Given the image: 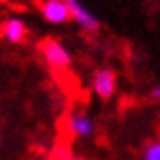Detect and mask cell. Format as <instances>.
<instances>
[{"instance_id":"cell-1","label":"cell","mask_w":160,"mask_h":160,"mask_svg":"<svg viewBox=\"0 0 160 160\" xmlns=\"http://www.w3.org/2000/svg\"><path fill=\"white\" fill-rule=\"evenodd\" d=\"M40 51H42V56L51 68L63 70V68H68L70 63H72L70 52L67 51L65 45L58 40H52V38L45 40L43 43L40 45Z\"/></svg>"},{"instance_id":"cell-2","label":"cell","mask_w":160,"mask_h":160,"mask_svg":"<svg viewBox=\"0 0 160 160\" xmlns=\"http://www.w3.org/2000/svg\"><path fill=\"white\" fill-rule=\"evenodd\" d=\"M65 4H67V8H68L70 18H72L79 27H83V29L88 31V32H95V31L99 29V18H97L90 9L85 8V6L81 4V0H65Z\"/></svg>"},{"instance_id":"cell-3","label":"cell","mask_w":160,"mask_h":160,"mask_svg":"<svg viewBox=\"0 0 160 160\" xmlns=\"http://www.w3.org/2000/svg\"><path fill=\"white\" fill-rule=\"evenodd\" d=\"M92 90L97 97L101 99H110L115 94V72L108 67L97 68L92 76Z\"/></svg>"},{"instance_id":"cell-4","label":"cell","mask_w":160,"mask_h":160,"mask_svg":"<svg viewBox=\"0 0 160 160\" xmlns=\"http://www.w3.org/2000/svg\"><path fill=\"white\" fill-rule=\"evenodd\" d=\"M40 13L45 18V22L52 23V25H61L70 20V13H68L65 0H42Z\"/></svg>"},{"instance_id":"cell-5","label":"cell","mask_w":160,"mask_h":160,"mask_svg":"<svg viewBox=\"0 0 160 160\" xmlns=\"http://www.w3.org/2000/svg\"><path fill=\"white\" fill-rule=\"evenodd\" d=\"M68 130L72 131L76 137L88 138L94 135L95 124L90 119V115H87L85 112H76V113L68 117Z\"/></svg>"},{"instance_id":"cell-6","label":"cell","mask_w":160,"mask_h":160,"mask_svg":"<svg viewBox=\"0 0 160 160\" xmlns=\"http://www.w3.org/2000/svg\"><path fill=\"white\" fill-rule=\"evenodd\" d=\"M27 34V27L20 18H8L2 25V36L11 43H20Z\"/></svg>"},{"instance_id":"cell-7","label":"cell","mask_w":160,"mask_h":160,"mask_svg":"<svg viewBox=\"0 0 160 160\" xmlns=\"http://www.w3.org/2000/svg\"><path fill=\"white\" fill-rule=\"evenodd\" d=\"M142 160H160V140H151L144 146Z\"/></svg>"},{"instance_id":"cell-8","label":"cell","mask_w":160,"mask_h":160,"mask_svg":"<svg viewBox=\"0 0 160 160\" xmlns=\"http://www.w3.org/2000/svg\"><path fill=\"white\" fill-rule=\"evenodd\" d=\"M151 97L153 99H160V85H157V87L151 90Z\"/></svg>"},{"instance_id":"cell-9","label":"cell","mask_w":160,"mask_h":160,"mask_svg":"<svg viewBox=\"0 0 160 160\" xmlns=\"http://www.w3.org/2000/svg\"><path fill=\"white\" fill-rule=\"evenodd\" d=\"M0 148H2V137H0Z\"/></svg>"},{"instance_id":"cell-10","label":"cell","mask_w":160,"mask_h":160,"mask_svg":"<svg viewBox=\"0 0 160 160\" xmlns=\"http://www.w3.org/2000/svg\"><path fill=\"white\" fill-rule=\"evenodd\" d=\"M36 160H45V158H36Z\"/></svg>"}]
</instances>
